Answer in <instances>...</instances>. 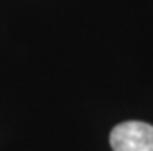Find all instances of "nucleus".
I'll list each match as a JSON object with an SVG mask.
<instances>
[{
	"instance_id": "nucleus-1",
	"label": "nucleus",
	"mask_w": 153,
	"mask_h": 151,
	"mask_svg": "<svg viewBox=\"0 0 153 151\" xmlns=\"http://www.w3.org/2000/svg\"><path fill=\"white\" fill-rule=\"evenodd\" d=\"M109 144L113 151H153V126L128 120L111 129Z\"/></svg>"
}]
</instances>
